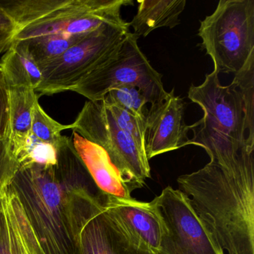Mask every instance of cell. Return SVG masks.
Listing matches in <instances>:
<instances>
[{"label": "cell", "mask_w": 254, "mask_h": 254, "mask_svg": "<svg viewBox=\"0 0 254 254\" xmlns=\"http://www.w3.org/2000/svg\"><path fill=\"white\" fill-rule=\"evenodd\" d=\"M71 129L70 125H62L50 117L37 102L34 107L31 133L37 139L57 148L62 139V132Z\"/></svg>", "instance_id": "d6986e66"}, {"label": "cell", "mask_w": 254, "mask_h": 254, "mask_svg": "<svg viewBox=\"0 0 254 254\" xmlns=\"http://www.w3.org/2000/svg\"><path fill=\"white\" fill-rule=\"evenodd\" d=\"M105 194L89 203L79 235L80 254H157L133 236L105 203Z\"/></svg>", "instance_id": "9c48e42d"}, {"label": "cell", "mask_w": 254, "mask_h": 254, "mask_svg": "<svg viewBox=\"0 0 254 254\" xmlns=\"http://www.w3.org/2000/svg\"><path fill=\"white\" fill-rule=\"evenodd\" d=\"M15 32V23L0 6V54L8 51L12 44Z\"/></svg>", "instance_id": "7402d4cb"}, {"label": "cell", "mask_w": 254, "mask_h": 254, "mask_svg": "<svg viewBox=\"0 0 254 254\" xmlns=\"http://www.w3.org/2000/svg\"><path fill=\"white\" fill-rule=\"evenodd\" d=\"M102 103L108 106H115L127 111L138 118L145 120L148 103L145 95L136 87L122 86L108 92L102 100Z\"/></svg>", "instance_id": "ac0fdd59"}, {"label": "cell", "mask_w": 254, "mask_h": 254, "mask_svg": "<svg viewBox=\"0 0 254 254\" xmlns=\"http://www.w3.org/2000/svg\"><path fill=\"white\" fill-rule=\"evenodd\" d=\"M254 172L251 156L231 168L209 162L177 180L228 254H254Z\"/></svg>", "instance_id": "3957f363"}, {"label": "cell", "mask_w": 254, "mask_h": 254, "mask_svg": "<svg viewBox=\"0 0 254 254\" xmlns=\"http://www.w3.org/2000/svg\"><path fill=\"white\" fill-rule=\"evenodd\" d=\"M0 254H45L17 194H0Z\"/></svg>", "instance_id": "8fae6325"}, {"label": "cell", "mask_w": 254, "mask_h": 254, "mask_svg": "<svg viewBox=\"0 0 254 254\" xmlns=\"http://www.w3.org/2000/svg\"><path fill=\"white\" fill-rule=\"evenodd\" d=\"M7 87L9 109L5 139L10 153L18 163L26 151L31 135L34 107L39 97L32 87Z\"/></svg>", "instance_id": "5bb4252c"}, {"label": "cell", "mask_w": 254, "mask_h": 254, "mask_svg": "<svg viewBox=\"0 0 254 254\" xmlns=\"http://www.w3.org/2000/svg\"><path fill=\"white\" fill-rule=\"evenodd\" d=\"M215 70L200 85H191L188 98L203 110L201 120L189 126V145L201 147L210 162L231 168L254 152V62H248L228 86Z\"/></svg>", "instance_id": "7a4b0ae2"}, {"label": "cell", "mask_w": 254, "mask_h": 254, "mask_svg": "<svg viewBox=\"0 0 254 254\" xmlns=\"http://www.w3.org/2000/svg\"><path fill=\"white\" fill-rule=\"evenodd\" d=\"M105 203L134 237L158 254L163 226L151 202L105 195Z\"/></svg>", "instance_id": "7c38bea8"}, {"label": "cell", "mask_w": 254, "mask_h": 254, "mask_svg": "<svg viewBox=\"0 0 254 254\" xmlns=\"http://www.w3.org/2000/svg\"><path fill=\"white\" fill-rule=\"evenodd\" d=\"M137 12L128 23L132 33L139 39L148 36L159 28L173 29L180 24L179 17L184 11L186 0H141Z\"/></svg>", "instance_id": "9a60e30c"}, {"label": "cell", "mask_w": 254, "mask_h": 254, "mask_svg": "<svg viewBox=\"0 0 254 254\" xmlns=\"http://www.w3.org/2000/svg\"><path fill=\"white\" fill-rule=\"evenodd\" d=\"M87 35H50L30 41L17 42H24L27 45L31 56L40 67L62 56L66 50L81 41Z\"/></svg>", "instance_id": "e0dca14e"}, {"label": "cell", "mask_w": 254, "mask_h": 254, "mask_svg": "<svg viewBox=\"0 0 254 254\" xmlns=\"http://www.w3.org/2000/svg\"><path fill=\"white\" fill-rule=\"evenodd\" d=\"M19 169L20 166L10 153L6 139L0 138V194L9 186Z\"/></svg>", "instance_id": "44dd1931"}, {"label": "cell", "mask_w": 254, "mask_h": 254, "mask_svg": "<svg viewBox=\"0 0 254 254\" xmlns=\"http://www.w3.org/2000/svg\"><path fill=\"white\" fill-rule=\"evenodd\" d=\"M72 144L96 187L104 194L117 198H131V191L111 163L103 148L72 131Z\"/></svg>", "instance_id": "4fadbf2b"}, {"label": "cell", "mask_w": 254, "mask_h": 254, "mask_svg": "<svg viewBox=\"0 0 254 254\" xmlns=\"http://www.w3.org/2000/svg\"><path fill=\"white\" fill-rule=\"evenodd\" d=\"M107 107L114 117L119 127L127 133L136 145L144 150V131H145V120L138 118L127 111L115 106Z\"/></svg>", "instance_id": "ffe728a7"}, {"label": "cell", "mask_w": 254, "mask_h": 254, "mask_svg": "<svg viewBox=\"0 0 254 254\" xmlns=\"http://www.w3.org/2000/svg\"><path fill=\"white\" fill-rule=\"evenodd\" d=\"M151 202L163 226L158 254H224L181 190L167 187Z\"/></svg>", "instance_id": "ba28073f"}, {"label": "cell", "mask_w": 254, "mask_h": 254, "mask_svg": "<svg viewBox=\"0 0 254 254\" xmlns=\"http://www.w3.org/2000/svg\"><path fill=\"white\" fill-rule=\"evenodd\" d=\"M129 28L105 25L86 35L57 59L40 66L42 80L35 90L38 97L72 91L124 39Z\"/></svg>", "instance_id": "52a82bcc"}, {"label": "cell", "mask_w": 254, "mask_h": 254, "mask_svg": "<svg viewBox=\"0 0 254 254\" xmlns=\"http://www.w3.org/2000/svg\"><path fill=\"white\" fill-rule=\"evenodd\" d=\"M71 129L105 150L130 191L141 189L151 178L145 151L122 130L101 101L86 102Z\"/></svg>", "instance_id": "8992f818"}, {"label": "cell", "mask_w": 254, "mask_h": 254, "mask_svg": "<svg viewBox=\"0 0 254 254\" xmlns=\"http://www.w3.org/2000/svg\"><path fill=\"white\" fill-rule=\"evenodd\" d=\"M185 102L175 94L156 102L148 109L144 131V150L148 160L188 145L190 127L184 120Z\"/></svg>", "instance_id": "30bf717a"}, {"label": "cell", "mask_w": 254, "mask_h": 254, "mask_svg": "<svg viewBox=\"0 0 254 254\" xmlns=\"http://www.w3.org/2000/svg\"><path fill=\"white\" fill-rule=\"evenodd\" d=\"M201 47L219 73H239L254 55V0H221L200 21Z\"/></svg>", "instance_id": "277c9868"}, {"label": "cell", "mask_w": 254, "mask_h": 254, "mask_svg": "<svg viewBox=\"0 0 254 254\" xmlns=\"http://www.w3.org/2000/svg\"><path fill=\"white\" fill-rule=\"evenodd\" d=\"M57 163L20 167L9 187L21 202L45 254H80L79 235L89 203L104 194L72 139L62 136Z\"/></svg>", "instance_id": "6da1fadb"}, {"label": "cell", "mask_w": 254, "mask_h": 254, "mask_svg": "<svg viewBox=\"0 0 254 254\" xmlns=\"http://www.w3.org/2000/svg\"><path fill=\"white\" fill-rule=\"evenodd\" d=\"M137 41L132 32H127L105 60L81 79L72 91L91 102H99L111 90L131 85L137 87L151 105L164 100L168 93L162 75L151 66Z\"/></svg>", "instance_id": "5b68a950"}, {"label": "cell", "mask_w": 254, "mask_h": 254, "mask_svg": "<svg viewBox=\"0 0 254 254\" xmlns=\"http://www.w3.org/2000/svg\"><path fill=\"white\" fill-rule=\"evenodd\" d=\"M8 92L0 69V138H4L6 133L8 122Z\"/></svg>", "instance_id": "603a6c76"}, {"label": "cell", "mask_w": 254, "mask_h": 254, "mask_svg": "<svg viewBox=\"0 0 254 254\" xmlns=\"http://www.w3.org/2000/svg\"><path fill=\"white\" fill-rule=\"evenodd\" d=\"M0 69L7 87H29L35 90L42 80L41 69L24 42L13 41L0 61Z\"/></svg>", "instance_id": "2e32d148"}]
</instances>
